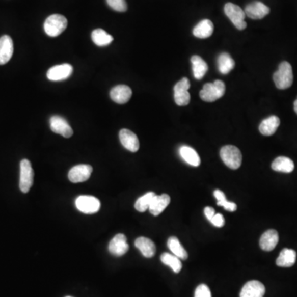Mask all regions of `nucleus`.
I'll return each mask as SVG.
<instances>
[{"instance_id":"obj_1","label":"nucleus","mask_w":297,"mask_h":297,"mask_svg":"<svg viewBox=\"0 0 297 297\" xmlns=\"http://www.w3.org/2000/svg\"><path fill=\"white\" fill-rule=\"evenodd\" d=\"M226 93V85L222 80L207 83L200 92V98L205 102H212L222 98Z\"/></svg>"},{"instance_id":"obj_2","label":"nucleus","mask_w":297,"mask_h":297,"mask_svg":"<svg viewBox=\"0 0 297 297\" xmlns=\"http://www.w3.org/2000/svg\"><path fill=\"white\" fill-rule=\"evenodd\" d=\"M274 80L278 89H286L291 87L293 83V73L290 63L284 61L280 64L278 71L274 74Z\"/></svg>"},{"instance_id":"obj_3","label":"nucleus","mask_w":297,"mask_h":297,"mask_svg":"<svg viewBox=\"0 0 297 297\" xmlns=\"http://www.w3.org/2000/svg\"><path fill=\"white\" fill-rule=\"evenodd\" d=\"M67 25V19L63 15L52 14L46 18L44 30L49 37H58L66 29Z\"/></svg>"},{"instance_id":"obj_4","label":"nucleus","mask_w":297,"mask_h":297,"mask_svg":"<svg viewBox=\"0 0 297 297\" xmlns=\"http://www.w3.org/2000/svg\"><path fill=\"white\" fill-rule=\"evenodd\" d=\"M220 155L224 164L230 169H239L242 164V154L240 150L234 146H226L222 148Z\"/></svg>"},{"instance_id":"obj_5","label":"nucleus","mask_w":297,"mask_h":297,"mask_svg":"<svg viewBox=\"0 0 297 297\" xmlns=\"http://www.w3.org/2000/svg\"><path fill=\"white\" fill-rule=\"evenodd\" d=\"M224 11L228 18L233 22L235 28L239 30H244L246 29L247 23L245 22V11L238 5H234L232 3H227L225 5Z\"/></svg>"},{"instance_id":"obj_6","label":"nucleus","mask_w":297,"mask_h":297,"mask_svg":"<svg viewBox=\"0 0 297 297\" xmlns=\"http://www.w3.org/2000/svg\"><path fill=\"white\" fill-rule=\"evenodd\" d=\"M33 177L34 173L31 162L24 158L20 163L19 187L22 193H29L33 184Z\"/></svg>"},{"instance_id":"obj_7","label":"nucleus","mask_w":297,"mask_h":297,"mask_svg":"<svg viewBox=\"0 0 297 297\" xmlns=\"http://www.w3.org/2000/svg\"><path fill=\"white\" fill-rule=\"evenodd\" d=\"M190 82L188 78H182L179 82L174 86V101L178 106H186L188 105L191 99V96L189 93Z\"/></svg>"},{"instance_id":"obj_8","label":"nucleus","mask_w":297,"mask_h":297,"mask_svg":"<svg viewBox=\"0 0 297 297\" xmlns=\"http://www.w3.org/2000/svg\"><path fill=\"white\" fill-rule=\"evenodd\" d=\"M75 206L79 211L85 214H94L100 210L99 200L93 196H79L75 201Z\"/></svg>"},{"instance_id":"obj_9","label":"nucleus","mask_w":297,"mask_h":297,"mask_svg":"<svg viewBox=\"0 0 297 297\" xmlns=\"http://www.w3.org/2000/svg\"><path fill=\"white\" fill-rule=\"evenodd\" d=\"M93 172V168L89 165H75L72 168L68 174V178L70 182L74 183L83 182L87 181Z\"/></svg>"},{"instance_id":"obj_10","label":"nucleus","mask_w":297,"mask_h":297,"mask_svg":"<svg viewBox=\"0 0 297 297\" xmlns=\"http://www.w3.org/2000/svg\"><path fill=\"white\" fill-rule=\"evenodd\" d=\"M50 129L53 132L60 134L65 138H70L73 136V129L68 123L67 121L60 117V116H53L50 120Z\"/></svg>"},{"instance_id":"obj_11","label":"nucleus","mask_w":297,"mask_h":297,"mask_svg":"<svg viewBox=\"0 0 297 297\" xmlns=\"http://www.w3.org/2000/svg\"><path fill=\"white\" fill-rule=\"evenodd\" d=\"M73 73V67L70 64L55 65L48 70L47 78L51 81H62L67 79Z\"/></svg>"},{"instance_id":"obj_12","label":"nucleus","mask_w":297,"mask_h":297,"mask_svg":"<svg viewBox=\"0 0 297 297\" xmlns=\"http://www.w3.org/2000/svg\"><path fill=\"white\" fill-rule=\"evenodd\" d=\"M119 139L124 148L129 151L137 152L140 149V142L137 134L131 130L122 129L120 130Z\"/></svg>"},{"instance_id":"obj_13","label":"nucleus","mask_w":297,"mask_h":297,"mask_svg":"<svg viewBox=\"0 0 297 297\" xmlns=\"http://www.w3.org/2000/svg\"><path fill=\"white\" fill-rule=\"evenodd\" d=\"M109 250L114 256L121 257L126 254L129 250V245L126 242V235L123 234L115 235L109 243Z\"/></svg>"},{"instance_id":"obj_14","label":"nucleus","mask_w":297,"mask_h":297,"mask_svg":"<svg viewBox=\"0 0 297 297\" xmlns=\"http://www.w3.org/2000/svg\"><path fill=\"white\" fill-rule=\"evenodd\" d=\"M265 291L266 289L262 282L253 280L245 283L241 290L239 297H263Z\"/></svg>"},{"instance_id":"obj_15","label":"nucleus","mask_w":297,"mask_h":297,"mask_svg":"<svg viewBox=\"0 0 297 297\" xmlns=\"http://www.w3.org/2000/svg\"><path fill=\"white\" fill-rule=\"evenodd\" d=\"M245 15L251 19H262L270 13V9L262 2L251 3L245 9Z\"/></svg>"},{"instance_id":"obj_16","label":"nucleus","mask_w":297,"mask_h":297,"mask_svg":"<svg viewBox=\"0 0 297 297\" xmlns=\"http://www.w3.org/2000/svg\"><path fill=\"white\" fill-rule=\"evenodd\" d=\"M132 96V90L127 85H117L110 92L112 100L118 104H125Z\"/></svg>"},{"instance_id":"obj_17","label":"nucleus","mask_w":297,"mask_h":297,"mask_svg":"<svg viewBox=\"0 0 297 297\" xmlns=\"http://www.w3.org/2000/svg\"><path fill=\"white\" fill-rule=\"evenodd\" d=\"M13 54V42L9 36L0 37V65L8 63Z\"/></svg>"},{"instance_id":"obj_18","label":"nucleus","mask_w":297,"mask_h":297,"mask_svg":"<svg viewBox=\"0 0 297 297\" xmlns=\"http://www.w3.org/2000/svg\"><path fill=\"white\" fill-rule=\"evenodd\" d=\"M279 241V235L277 230H268L263 233L259 240V245L264 251H272L275 249Z\"/></svg>"},{"instance_id":"obj_19","label":"nucleus","mask_w":297,"mask_h":297,"mask_svg":"<svg viewBox=\"0 0 297 297\" xmlns=\"http://www.w3.org/2000/svg\"><path fill=\"white\" fill-rule=\"evenodd\" d=\"M134 245L141 251L142 255L146 258H152L156 252V247L154 242L146 237L138 238L134 242Z\"/></svg>"},{"instance_id":"obj_20","label":"nucleus","mask_w":297,"mask_h":297,"mask_svg":"<svg viewBox=\"0 0 297 297\" xmlns=\"http://www.w3.org/2000/svg\"><path fill=\"white\" fill-rule=\"evenodd\" d=\"M169 203H170V197L168 194L156 195L152 201L149 210L152 215L157 217L163 212L165 208L169 206Z\"/></svg>"},{"instance_id":"obj_21","label":"nucleus","mask_w":297,"mask_h":297,"mask_svg":"<svg viewBox=\"0 0 297 297\" xmlns=\"http://www.w3.org/2000/svg\"><path fill=\"white\" fill-rule=\"evenodd\" d=\"M213 31L214 26L212 22L209 19H204L196 25L195 28L193 29V35L198 38L206 39L212 35Z\"/></svg>"},{"instance_id":"obj_22","label":"nucleus","mask_w":297,"mask_h":297,"mask_svg":"<svg viewBox=\"0 0 297 297\" xmlns=\"http://www.w3.org/2000/svg\"><path fill=\"white\" fill-rule=\"evenodd\" d=\"M280 125V119L277 116H271L263 120L259 125V131L263 136H272L278 130Z\"/></svg>"},{"instance_id":"obj_23","label":"nucleus","mask_w":297,"mask_h":297,"mask_svg":"<svg viewBox=\"0 0 297 297\" xmlns=\"http://www.w3.org/2000/svg\"><path fill=\"white\" fill-rule=\"evenodd\" d=\"M179 154L182 159L189 165L198 167L201 164L199 155L194 149L187 146H182L179 148Z\"/></svg>"},{"instance_id":"obj_24","label":"nucleus","mask_w":297,"mask_h":297,"mask_svg":"<svg viewBox=\"0 0 297 297\" xmlns=\"http://www.w3.org/2000/svg\"><path fill=\"white\" fill-rule=\"evenodd\" d=\"M295 260H296V253L295 250L284 249L280 253L276 263L278 267H290L295 264Z\"/></svg>"},{"instance_id":"obj_25","label":"nucleus","mask_w":297,"mask_h":297,"mask_svg":"<svg viewBox=\"0 0 297 297\" xmlns=\"http://www.w3.org/2000/svg\"><path fill=\"white\" fill-rule=\"evenodd\" d=\"M191 62L193 65V75L196 79H202L206 75V72L208 71V65L199 56H193L191 58Z\"/></svg>"},{"instance_id":"obj_26","label":"nucleus","mask_w":297,"mask_h":297,"mask_svg":"<svg viewBox=\"0 0 297 297\" xmlns=\"http://www.w3.org/2000/svg\"><path fill=\"white\" fill-rule=\"evenodd\" d=\"M272 169L274 171L289 174L294 170L295 165L291 158L284 156L278 157L272 164Z\"/></svg>"},{"instance_id":"obj_27","label":"nucleus","mask_w":297,"mask_h":297,"mask_svg":"<svg viewBox=\"0 0 297 297\" xmlns=\"http://www.w3.org/2000/svg\"><path fill=\"white\" fill-rule=\"evenodd\" d=\"M218 70L222 74H227L234 68L235 62L228 53L224 52L220 55L217 60Z\"/></svg>"},{"instance_id":"obj_28","label":"nucleus","mask_w":297,"mask_h":297,"mask_svg":"<svg viewBox=\"0 0 297 297\" xmlns=\"http://www.w3.org/2000/svg\"><path fill=\"white\" fill-rule=\"evenodd\" d=\"M92 40L93 43L98 46H106L113 41V36L109 35L106 31L102 29H96L92 33Z\"/></svg>"},{"instance_id":"obj_29","label":"nucleus","mask_w":297,"mask_h":297,"mask_svg":"<svg viewBox=\"0 0 297 297\" xmlns=\"http://www.w3.org/2000/svg\"><path fill=\"white\" fill-rule=\"evenodd\" d=\"M167 245L170 251H172L174 255L178 257V258L186 260V258H188V254L186 253L184 248L182 247L180 241L178 240V238L170 237L168 239Z\"/></svg>"},{"instance_id":"obj_30","label":"nucleus","mask_w":297,"mask_h":297,"mask_svg":"<svg viewBox=\"0 0 297 297\" xmlns=\"http://www.w3.org/2000/svg\"><path fill=\"white\" fill-rule=\"evenodd\" d=\"M161 262L164 264L167 265L175 274H178L182 269V262L180 258L175 256L174 254H169V253H164L160 257Z\"/></svg>"},{"instance_id":"obj_31","label":"nucleus","mask_w":297,"mask_h":297,"mask_svg":"<svg viewBox=\"0 0 297 297\" xmlns=\"http://www.w3.org/2000/svg\"><path fill=\"white\" fill-rule=\"evenodd\" d=\"M155 196L156 194L153 192L146 193L137 200V202L134 203V208L140 212H145L150 207L152 201Z\"/></svg>"},{"instance_id":"obj_32","label":"nucleus","mask_w":297,"mask_h":297,"mask_svg":"<svg viewBox=\"0 0 297 297\" xmlns=\"http://www.w3.org/2000/svg\"><path fill=\"white\" fill-rule=\"evenodd\" d=\"M214 197L217 200V205L220 206H223L224 208L229 211H235L237 210V205L234 202H229L226 199V195L221 190H215L214 192Z\"/></svg>"},{"instance_id":"obj_33","label":"nucleus","mask_w":297,"mask_h":297,"mask_svg":"<svg viewBox=\"0 0 297 297\" xmlns=\"http://www.w3.org/2000/svg\"><path fill=\"white\" fill-rule=\"evenodd\" d=\"M110 8L117 12H126L127 10V4L126 0H106Z\"/></svg>"},{"instance_id":"obj_34","label":"nucleus","mask_w":297,"mask_h":297,"mask_svg":"<svg viewBox=\"0 0 297 297\" xmlns=\"http://www.w3.org/2000/svg\"><path fill=\"white\" fill-rule=\"evenodd\" d=\"M194 297H211L210 288L206 284H201L197 287Z\"/></svg>"},{"instance_id":"obj_35","label":"nucleus","mask_w":297,"mask_h":297,"mask_svg":"<svg viewBox=\"0 0 297 297\" xmlns=\"http://www.w3.org/2000/svg\"><path fill=\"white\" fill-rule=\"evenodd\" d=\"M212 223L213 226L215 227L222 228L225 225V218L222 214H215V215L212 217V219L210 221Z\"/></svg>"},{"instance_id":"obj_36","label":"nucleus","mask_w":297,"mask_h":297,"mask_svg":"<svg viewBox=\"0 0 297 297\" xmlns=\"http://www.w3.org/2000/svg\"><path fill=\"white\" fill-rule=\"evenodd\" d=\"M204 213L205 215H206L209 222H210V220L212 219V217L215 214V210L212 207H210V206H206V208L204 209Z\"/></svg>"},{"instance_id":"obj_37","label":"nucleus","mask_w":297,"mask_h":297,"mask_svg":"<svg viewBox=\"0 0 297 297\" xmlns=\"http://www.w3.org/2000/svg\"><path fill=\"white\" fill-rule=\"evenodd\" d=\"M294 109H295V113L297 114V99L294 102Z\"/></svg>"},{"instance_id":"obj_38","label":"nucleus","mask_w":297,"mask_h":297,"mask_svg":"<svg viewBox=\"0 0 297 297\" xmlns=\"http://www.w3.org/2000/svg\"><path fill=\"white\" fill-rule=\"evenodd\" d=\"M65 297H72V296H65Z\"/></svg>"}]
</instances>
